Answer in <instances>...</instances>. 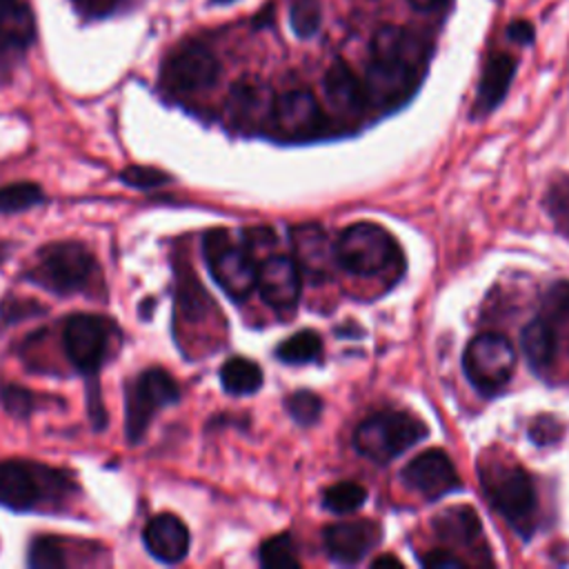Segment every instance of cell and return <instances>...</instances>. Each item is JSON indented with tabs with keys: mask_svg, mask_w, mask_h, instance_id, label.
Instances as JSON below:
<instances>
[{
	"mask_svg": "<svg viewBox=\"0 0 569 569\" xmlns=\"http://www.w3.org/2000/svg\"><path fill=\"white\" fill-rule=\"evenodd\" d=\"M120 340V331L111 318L100 313L76 311L64 318L62 349L71 367L84 378L87 385V413L96 431L104 429L107 411L100 396V369L107 365L113 342Z\"/></svg>",
	"mask_w": 569,
	"mask_h": 569,
	"instance_id": "obj_1",
	"label": "cell"
},
{
	"mask_svg": "<svg viewBox=\"0 0 569 569\" xmlns=\"http://www.w3.org/2000/svg\"><path fill=\"white\" fill-rule=\"evenodd\" d=\"M80 493L69 469L38 460H0V507L18 513L60 511Z\"/></svg>",
	"mask_w": 569,
	"mask_h": 569,
	"instance_id": "obj_2",
	"label": "cell"
},
{
	"mask_svg": "<svg viewBox=\"0 0 569 569\" xmlns=\"http://www.w3.org/2000/svg\"><path fill=\"white\" fill-rule=\"evenodd\" d=\"M98 276L96 256L78 240H56L40 247L36 262L24 271V280L62 298L87 293Z\"/></svg>",
	"mask_w": 569,
	"mask_h": 569,
	"instance_id": "obj_3",
	"label": "cell"
},
{
	"mask_svg": "<svg viewBox=\"0 0 569 569\" xmlns=\"http://www.w3.org/2000/svg\"><path fill=\"white\" fill-rule=\"evenodd\" d=\"M480 485L489 505L509 522V527L529 538L536 527L538 498L531 476L516 462H480Z\"/></svg>",
	"mask_w": 569,
	"mask_h": 569,
	"instance_id": "obj_4",
	"label": "cell"
},
{
	"mask_svg": "<svg viewBox=\"0 0 569 569\" xmlns=\"http://www.w3.org/2000/svg\"><path fill=\"white\" fill-rule=\"evenodd\" d=\"M180 400V385L162 367H147L124 385V436L140 445L158 411Z\"/></svg>",
	"mask_w": 569,
	"mask_h": 569,
	"instance_id": "obj_5",
	"label": "cell"
},
{
	"mask_svg": "<svg viewBox=\"0 0 569 569\" xmlns=\"http://www.w3.org/2000/svg\"><path fill=\"white\" fill-rule=\"evenodd\" d=\"M333 249L336 262L356 276H382L400 264V249L393 236L376 222L349 224Z\"/></svg>",
	"mask_w": 569,
	"mask_h": 569,
	"instance_id": "obj_6",
	"label": "cell"
},
{
	"mask_svg": "<svg viewBox=\"0 0 569 569\" xmlns=\"http://www.w3.org/2000/svg\"><path fill=\"white\" fill-rule=\"evenodd\" d=\"M202 253L216 284L236 302L256 289L258 262L244 242H236L227 229H209L202 238Z\"/></svg>",
	"mask_w": 569,
	"mask_h": 569,
	"instance_id": "obj_7",
	"label": "cell"
},
{
	"mask_svg": "<svg viewBox=\"0 0 569 569\" xmlns=\"http://www.w3.org/2000/svg\"><path fill=\"white\" fill-rule=\"evenodd\" d=\"M425 436L427 427L418 418L405 411H382L358 425L353 445L365 458L373 460L376 465H387Z\"/></svg>",
	"mask_w": 569,
	"mask_h": 569,
	"instance_id": "obj_8",
	"label": "cell"
},
{
	"mask_svg": "<svg viewBox=\"0 0 569 569\" xmlns=\"http://www.w3.org/2000/svg\"><path fill=\"white\" fill-rule=\"evenodd\" d=\"M462 369L478 391L496 393L513 376L516 349L502 333H480L467 345Z\"/></svg>",
	"mask_w": 569,
	"mask_h": 569,
	"instance_id": "obj_9",
	"label": "cell"
},
{
	"mask_svg": "<svg viewBox=\"0 0 569 569\" xmlns=\"http://www.w3.org/2000/svg\"><path fill=\"white\" fill-rule=\"evenodd\" d=\"M220 62L204 44L189 42L176 49L162 64V84L173 93H196L216 84Z\"/></svg>",
	"mask_w": 569,
	"mask_h": 569,
	"instance_id": "obj_10",
	"label": "cell"
},
{
	"mask_svg": "<svg viewBox=\"0 0 569 569\" xmlns=\"http://www.w3.org/2000/svg\"><path fill=\"white\" fill-rule=\"evenodd\" d=\"M276 129L293 140L316 138L322 131L325 116L311 91L291 89L273 100V120Z\"/></svg>",
	"mask_w": 569,
	"mask_h": 569,
	"instance_id": "obj_11",
	"label": "cell"
},
{
	"mask_svg": "<svg viewBox=\"0 0 569 569\" xmlns=\"http://www.w3.org/2000/svg\"><path fill=\"white\" fill-rule=\"evenodd\" d=\"M400 480L425 498H440L460 487L456 467L442 449H427L411 458L400 471Z\"/></svg>",
	"mask_w": 569,
	"mask_h": 569,
	"instance_id": "obj_12",
	"label": "cell"
},
{
	"mask_svg": "<svg viewBox=\"0 0 569 569\" xmlns=\"http://www.w3.org/2000/svg\"><path fill=\"white\" fill-rule=\"evenodd\" d=\"M256 287L260 298L276 311H291L302 291L300 267L289 256H267L258 264Z\"/></svg>",
	"mask_w": 569,
	"mask_h": 569,
	"instance_id": "obj_13",
	"label": "cell"
},
{
	"mask_svg": "<svg viewBox=\"0 0 569 569\" xmlns=\"http://www.w3.org/2000/svg\"><path fill=\"white\" fill-rule=\"evenodd\" d=\"M365 93L367 102L387 109L402 104L418 84V69L387 62V60H373L365 76Z\"/></svg>",
	"mask_w": 569,
	"mask_h": 569,
	"instance_id": "obj_14",
	"label": "cell"
},
{
	"mask_svg": "<svg viewBox=\"0 0 569 569\" xmlns=\"http://www.w3.org/2000/svg\"><path fill=\"white\" fill-rule=\"evenodd\" d=\"M273 91L258 80H240L231 87L227 116L242 131H258L273 120Z\"/></svg>",
	"mask_w": 569,
	"mask_h": 569,
	"instance_id": "obj_15",
	"label": "cell"
},
{
	"mask_svg": "<svg viewBox=\"0 0 569 569\" xmlns=\"http://www.w3.org/2000/svg\"><path fill=\"white\" fill-rule=\"evenodd\" d=\"M380 527L373 520H347L322 529L327 553L342 565L362 560L380 542Z\"/></svg>",
	"mask_w": 569,
	"mask_h": 569,
	"instance_id": "obj_16",
	"label": "cell"
},
{
	"mask_svg": "<svg viewBox=\"0 0 569 569\" xmlns=\"http://www.w3.org/2000/svg\"><path fill=\"white\" fill-rule=\"evenodd\" d=\"M142 542L151 558L164 565H178L187 558L191 536L182 518L176 513H158L142 529Z\"/></svg>",
	"mask_w": 569,
	"mask_h": 569,
	"instance_id": "obj_17",
	"label": "cell"
},
{
	"mask_svg": "<svg viewBox=\"0 0 569 569\" xmlns=\"http://www.w3.org/2000/svg\"><path fill=\"white\" fill-rule=\"evenodd\" d=\"M293 260L311 280L322 282L331 278L336 262V249L329 244L327 233L318 224H298L291 229Z\"/></svg>",
	"mask_w": 569,
	"mask_h": 569,
	"instance_id": "obj_18",
	"label": "cell"
},
{
	"mask_svg": "<svg viewBox=\"0 0 569 569\" xmlns=\"http://www.w3.org/2000/svg\"><path fill=\"white\" fill-rule=\"evenodd\" d=\"M371 58L420 69L427 58V44L409 29L387 24L380 27L371 40Z\"/></svg>",
	"mask_w": 569,
	"mask_h": 569,
	"instance_id": "obj_19",
	"label": "cell"
},
{
	"mask_svg": "<svg viewBox=\"0 0 569 569\" xmlns=\"http://www.w3.org/2000/svg\"><path fill=\"white\" fill-rule=\"evenodd\" d=\"M78 540L56 536V533H40L29 542L27 549V565L31 569H60V567H71V565H87L93 562L89 556V549L96 547L89 542L82 551H73Z\"/></svg>",
	"mask_w": 569,
	"mask_h": 569,
	"instance_id": "obj_20",
	"label": "cell"
},
{
	"mask_svg": "<svg viewBox=\"0 0 569 569\" xmlns=\"http://www.w3.org/2000/svg\"><path fill=\"white\" fill-rule=\"evenodd\" d=\"M322 89L329 107L338 113H358L367 104L362 80L340 60L327 69Z\"/></svg>",
	"mask_w": 569,
	"mask_h": 569,
	"instance_id": "obj_21",
	"label": "cell"
},
{
	"mask_svg": "<svg viewBox=\"0 0 569 569\" xmlns=\"http://www.w3.org/2000/svg\"><path fill=\"white\" fill-rule=\"evenodd\" d=\"M516 73V60L507 53H493L478 82V96H476V116L493 111L502 98L509 91V84Z\"/></svg>",
	"mask_w": 569,
	"mask_h": 569,
	"instance_id": "obj_22",
	"label": "cell"
},
{
	"mask_svg": "<svg viewBox=\"0 0 569 569\" xmlns=\"http://www.w3.org/2000/svg\"><path fill=\"white\" fill-rule=\"evenodd\" d=\"M211 311H216L213 298L189 269H180L176 282V318L193 325L202 322Z\"/></svg>",
	"mask_w": 569,
	"mask_h": 569,
	"instance_id": "obj_23",
	"label": "cell"
},
{
	"mask_svg": "<svg viewBox=\"0 0 569 569\" xmlns=\"http://www.w3.org/2000/svg\"><path fill=\"white\" fill-rule=\"evenodd\" d=\"M431 525H433V533L440 540L456 542V545H469L482 531L478 513L471 507H465V505H456V507L442 509L433 518Z\"/></svg>",
	"mask_w": 569,
	"mask_h": 569,
	"instance_id": "obj_24",
	"label": "cell"
},
{
	"mask_svg": "<svg viewBox=\"0 0 569 569\" xmlns=\"http://www.w3.org/2000/svg\"><path fill=\"white\" fill-rule=\"evenodd\" d=\"M522 351L527 356V362L531 365V369L542 371L547 369L558 351V340L553 329L549 327V322L538 316L533 318L525 329H522V338H520Z\"/></svg>",
	"mask_w": 569,
	"mask_h": 569,
	"instance_id": "obj_25",
	"label": "cell"
},
{
	"mask_svg": "<svg viewBox=\"0 0 569 569\" xmlns=\"http://www.w3.org/2000/svg\"><path fill=\"white\" fill-rule=\"evenodd\" d=\"M36 36V22L27 4L16 0L0 7V47L2 49H24Z\"/></svg>",
	"mask_w": 569,
	"mask_h": 569,
	"instance_id": "obj_26",
	"label": "cell"
},
{
	"mask_svg": "<svg viewBox=\"0 0 569 569\" xmlns=\"http://www.w3.org/2000/svg\"><path fill=\"white\" fill-rule=\"evenodd\" d=\"M220 385L231 396H247L262 387V369L242 356L229 358L220 367Z\"/></svg>",
	"mask_w": 569,
	"mask_h": 569,
	"instance_id": "obj_27",
	"label": "cell"
},
{
	"mask_svg": "<svg viewBox=\"0 0 569 569\" xmlns=\"http://www.w3.org/2000/svg\"><path fill=\"white\" fill-rule=\"evenodd\" d=\"M320 353H322V340H320V333L313 329H300L293 336L284 338L276 347L278 360H282L287 365L313 362V360H318Z\"/></svg>",
	"mask_w": 569,
	"mask_h": 569,
	"instance_id": "obj_28",
	"label": "cell"
},
{
	"mask_svg": "<svg viewBox=\"0 0 569 569\" xmlns=\"http://www.w3.org/2000/svg\"><path fill=\"white\" fill-rule=\"evenodd\" d=\"M556 333V340H569V280L556 282L542 302L540 313Z\"/></svg>",
	"mask_w": 569,
	"mask_h": 569,
	"instance_id": "obj_29",
	"label": "cell"
},
{
	"mask_svg": "<svg viewBox=\"0 0 569 569\" xmlns=\"http://www.w3.org/2000/svg\"><path fill=\"white\" fill-rule=\"evenodd\" d=\"M44 202V191L36 182H11L0 187V213H22Z\"/></svg>",
	"mask_w": 569,
	"mask_h": 569,
	"instance_id": "obj_30",
	"label": "cell"
},
{
	"mask_svg": "<svg viewBox=\"0 0 569 569\" xmlns=\"http://www.w3.org/2000/svg\"><path fill=\"white\" fill-rule=\"evenodd\" d=\"M260 565L267 569H298L296 542L289 533H278L260 545Z\"/></svg>",
	"mask_w": 569,
	"mask_h": 569,
	"instance_id": "obj_31",
	"label": "cell"
},
{
	"mask_svg": "<svg viewBox=\"0 0 569 569\" xmlns=\"http://www.w3.org/2000/svg\"><path fill=\"white\" fill-rule=\"evenodd\" d=\"M47 400L44 396H38L36 391L16 385V382H2L0 385V405L2 409L20 420H27L31 413L40 409V402Z\"/></svg>",
	"mask_w": 569,
	"mask_h": 569,
	"instance_id": "obj_32",
	"label": "cell"
},
{
	"mask_svg": "<svg viewBox=\"0 0 569 569\" xmlns=\"http://www.w3.org/2000/svg\"><path fill=\"white\" fill-rule=\"evenodd\" d=\"M367 500V491L362 485L345 480L329 487L322 496V505L333 513H351L358 511Z\"/></svg>",
	"mask_w": 569,
	"mask_h": 569,
	"instance_id": "obj_33",
	"label": "cell"
},
{
	"mask_svg": "<svg viewBox=\"0 0 569 569\" xmlns=\"http://www.w3.org/2000/svg\"><path fill=\"white\" fill-rule=\"evenodd\" d=\"M291 29L298 38H311L320 29L322 11L318 0H291L289 9Z\"/></svg>",
	"mask_w": 569,
	"mask_h": 569,
	"instance_id": "obj_34",
	"label": "cell"
},
{
	"mask_svg": "<svg viewBox=\"0 0 569 569\" xmlns=\"http://www.w3.org/2000/svg\"><path fill=\"white\" fill-rule=\"evenodd\" d=\"M284 407L289 411V416L302 425V427H309L313 425L320 413H322V400L318 393L309 391V389H298L293 391L287 400H284Z\"/></svg>",
	"mask_w": 569,
	"mask_h": 569,
	"instance_id": "obj_35",
	"label": "cell"
},
{
	"mask_svg": "<svg viewBox=\"0 0 569 569\" xmlns=\"http://www.w3.org/2000/svg\"><path fill=\"white\" fill-rule=\"evenodd\" d=\"M120 180L133 189L140 191H151L156 187H162L167 182H171V176L158 167H149V164H129L120 171Z\"/></svg>",
	"mask_w": 569,
	"mask_h": 569,
	"instance_id": "obj_36",
	"label": "cell"
},
{
	"mask_svg": "<svg viewBox=\"0 0 569 569\" xmlns=\"http://www.w3.org/2000/svg\"><path fill=\"white\" fill-rule=\"evenodd\" d=\"M38 313H44V307L38 305V300H29V298H20V300L7 298V300L2 302V307H0L2 327L13 325V322H20V320L31 318V316H38Z\"/></svg>",
	"mask_w": 569,
	"mask_h": 569,
	"instance_id": "obj_37",
	"label": "cell"
},
{
	"mask_svg": "<svg viewBox=\"0 0 569 569\" xmlns=\"http://www.w3.org/2000/svg\"><path fill=\"white\" fill-rule=\"evenodd\" d=\"M560 436H562V425H560L556 418H551V416H538V418L531 422V427H529V438H531L538 447H542V445H553V442L560 440Z\"/></svg>",
	"mask_w": 569,
	"mask_h": 569,
	"instance_id": "obj_38",
	"label": "cell"
},
{
	"mask_svg": "<svg viewBox=\"0 0 569 569\" xmlns=\"http://www.w3.org/2000/svg\"><path fill=\"white\" fill-rule=\"evenodd\" d=\"M547 204H549L553 216L569 218V176H562L560 180H556L551 184L549 196H547Z\"/></svg>",
	"mask_w": 569,
	"mask_h": 569,
	"instance_id": "obj_39",
	"label": "cell"
},
{
	"mask_svg": "<svg viewBox=\"0 0 569 569\" xmlns=\"http://www.w3.org/2000/svg\"><path fill=\"white\" fill-rule=\"evenodd\" d=\"M420 562L429 569H462V567H467V562H462L456 553L445 551V549H433V551L425 553Z\"/></svg>",
	"mask_w": 569,
	"mask_h": 569,
	"instance_id": "obj_40",
	"label": "cell"
},
{
	"mask_svg": "<svg viewBox=\"0 0 569 569\" xmlns=\"http://www.w3.org/2000/svg\"><path fill=\"white\" fill-rule=\"evenodd\" d=\"M507 33H509L511 40H516V42H520V44H529V42L533 40V27H531L529 22H522V20L511 22L509 29H507Z\"/></svg>",
	"mask_w": 569,
	"mask_h": 569,
	"instance_id": "obj_41",
	"label": "cell"
},
{
	"mask_svg": "<svg viewBox=\"0 0 569 569\" xmlns=\"http://www.w3.org/2000/svg\"><path fill=\"white\" fill-rule=\"evenodd\" d=\"M409 2H411V7H416L420 11H436L442 4H447V0H409Z\"/></svg>",
	"mask_w": 569,
	"mask_h": 569,
	"instance_id": "obj_42",
	"label": "cell"
},
{
	"mask_svg": "<svg viewBox=\"0 0 569 569\" xmlns=\"http://www.w3.org/2000/svg\"><path fill=\"white\" fill-rule=\"evenodd\" d=\"M371 567H393V569H400L402 567V562L396 558V556H380V558H376L373 562H371Z\"/></svg>",
	"mask_w": 569,
	"mask_h": 569,
	"instance_id": "obj_43",
	"label": "cell"
},
{
	"mask_svg": "<svg viewBox=\"0 0 569 569\" xmlns=\"http://www.w3.org/2000/svg\"><path fill=\"white\" fill-rule=\"evenodd\" d=\"M11 249H13V244H11V242H0V264L9 258Z\"/></svg>",
	"mask_w": 569,
	"mask_h": 569,
	"instance_id": "obj_44",
	"label": "cell"
},
{
	"mask_svg": "<svg viewBox=\"0 0 569 569\" xmlns=\"http://www.w3.org/2000/svg\"><path fill=\"white\" fill-rule=\"evenodd\" d=\"M9 2H13V0H0V7H2V4H9Z\"/></svg>",
	"mask_w": 569,
	"mask_h": 569,
	"instance_id": "obj_45",
	"label": "cell"
},
{
	"mask_svg": "<svg viewBox=\"0 0 569 569\" xmlns=\"http://www.w3.org/2000/svg\"><path fill=\"white\" fill-rule=\"evenodd\" d=\"M213 2H231V0H213Z\"/></svg>",
	"mask_w": 569,
	"mask_h": 569,
	"instance_id": "obj_46",
	"label": "cell"
}]
</instances>
